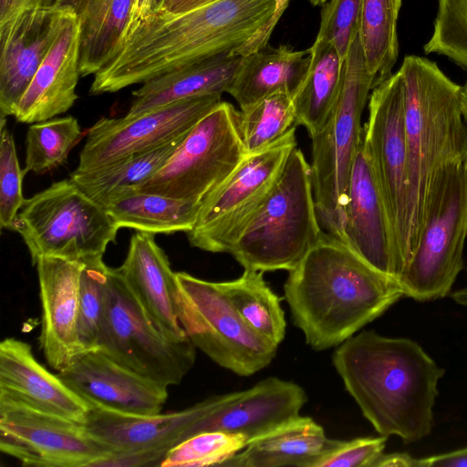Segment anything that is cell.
<instances>
[{
	"instance_id": "obj_1",
	"label": "cell",
	"mask_w": 467,
	"mask_h": 467,
	"mask_svg": "<svg viewBox=\"0 0 467 467\" xmlns=\"http://www.w3.org/2000/svg\"><path fill=\"white\" fill-rule=\"evenodd\" d=\"M275 0H218L181 14L161 9L130 26L93 78L90 95L114 93L180 67L233 53L272 17Z\"/></svg>"
},
{
	"instance_id": "obj_47",
	"label": "cell",
	"mask_w": 467,
	"mask_h": 467,
	"mask_svg": "<svg viewBox=\"0 0 467 467\" xmlns=\"http://www.w3.org/2000/svg\"><path fill=\"white\" fill-rule=\"evenodd\" d=\"M154 10V0H134L130 18L124 33ZM123 33V35H124ZM122 38V37H121Z\"/></svg>"
},
{
	"instance_id": "obj_3",
	"label": "cell",
	"mask_w": 467,
	"mask_h": 467,
	"mask_svg": "<svg viewBox=\"0 0 467 467\" xmlns=\"http://www.w3.org/2000/svg\"><path fill=\"white\" fill-rule=\"evenodd\" d=\"M284 292L293 324L317 351L340 345L404 296L399 282L328 233L289 271Z\"/></svg>"
},
{
	"instance_id": "obj_16",
	"label": "cell",
	"mask_w": 467,
	"mask_h": 467,
	"mask_svg": "<svg viewBox=\"0 0 467 467\" xmlns=\"http://www.w3.org/2000/svg\"><path fill=\"white\" fill-rule=\"evenodd\" d=\"M337 238L369 266L399 282L402 266L363 137L352 162Z\"/></svg>"
},
{
	"instance_id": "obj_45",
	"label": "cell",
	"mask_w": 467,
	"mask_h": 467,
	"mask_svg": "<svg viewBox=\"0 0 467 467\" xmlns=\"http://www.w3.org/2000/svg\"><path fill=\"white\" fill-rule=\"evenodd\" d=\"M216 1L218 0H164L160 9L171 14H181Z\"/></svg>"
},
{
	"instance_id": "obj_28",
	"label": "cell",
	"mask_w": 467,
	"mask_h": 467,
	"mask_svg": "<svg viewBox=\"0 0 467 467\" xmlns=\"http://www.w3.org/2000/svg\"><path fill=\"white\" fill-rule=\"evenodd\" d=\"M120 229L150 234L188 233L202 202L140 192L134 187L114 190L98 201Z\"/></svg>"
},
{
	"instance_id": "obj_24",
	"label": "cell",
	"mask_w": 467,
	"mask_h": 467,
	"mask_svg": "<svg viewBox=\"0 0 467 467\" xmlns=\"http://www.w3.org/2000/svg\"><path fill=\"white\" fill-rule=\"evenodd\" d=\"M80 25L78 15L63 28L21 98L14 117L32 124L67 112L78 96Z\"/></svg>"
},
{
	"instance_id": "obj_42",
	"label": "cell",
	"mask_w": 467,
	"mask_h": 467,
	"mask_svg": "<svg viewBox=\"0 0 467 467\" xmlns=\"http://www.w3.org/2000/svg\"><path fill=\"white\" fill-rule=\"evenodd\" d=\"M275 12L269 21L245 44L234 50L232 55L244 57L267 46L275 27L287 8L290 0H275Z\"/></svg>"
},
{
	"instance_id": "obj_2",
	"label": "cell",
	"mask_w": 467,
	"mask_h": 467,
	"mask_svg": "<svg viewBox=\"0 0 467 467\" xmlns=\"http://www.w3.org/2000/svg\"><path fill=\"white\" fill-rule=\"evenodd\" d=\"M333 365L363 416L383 436L430 434L444 369L416 342L362 331L341 343Z\"/></svg>"
},
{
	"instance_id": "obj_23",
	"label": "cell",
	"mask_w": 467,
	"mask_h": 467,
	"mask_svg": "<svg viewBox=\"0 0 467 467\" xmlns=\"http://www.w3.org/2000/svg\"><path fill=\"white\" fill-rule=\"evenodd\" d=\"M149 319L167 338L188 339L176 310V273L154 234L137 232L118 268Z\"/></svg>"
},
{
	"instance_id": "obj_33",
	"label": "cell",
	"mask_w": 467,
	"mask_h": 467,
	"mask_svg": "<svg viewBox=\"0 0 467 467\" xmlns=\"http://www.w3.org/2000/svg\"><path fill=\"white\" fill-rule=\"evenodd\" d=\"M401 0H362L358 40L374 88L389 78L397 61V19Z\"/></svg>"
},
{
	"instance_id": "obj_12",
	"label": "cell",
	"mask_w": 467,
	"mask_h": 467,
	"mask_svg": "<svg viewBox=\"0 0 467 467\" xmlns=\"http://www.w3.org/2000/svg\"><path fill=\"white\" fill-rule=\"evenodd\" d=\"M296 147V126L282 138L251 155L202 201L195 223L186 233L192 247L229 253L276 181Z\"/></svg>"
},
{
	"instance_id": "obj_36",
	"label": "cell",
	"mask_w": 467,
	"mask_h": 467,
	"mask_svg": "<svg viewBox=\"0 0 467 467\" xmlns=\"http://www.w3.org/2000/svg\"><path fill=\"white\" fill-rule=\"evenodd\" d=\"M248 444L241 434L203 431L194 434L166 453L161 467L220 466Z\"/></svg>"
},
{
	"instance_id": "obj_41",
	"label": "cell",
	"mask_w": 467,
	"mask_h": 467,
	"mask_svg": "<svg viewBox=\"0 0 467 467\" xmlns=\"http://www.w3.org/2000/svg\"><path fill=\"white\" fill-rule=\"evenodd\" d=\"M388 437L331 440L314 467H372L383 453Z\"/></svg>"
},
{
	"instance_id": "obj_50",
	"label": "cell",
	"mask_w": 467,
	"mask_h": 467,
	"mask_svg": "<svg viewBox=\"0 0 467 467\" xmlns=\"http://www.w3.org/2000/svg\"><path fill=\"white\" fill-rule=\"evenodd\" d=\"M88 0H59V5L72 7L76 13Z\"/></svg>"
},
{
	"instance_id": "obj_43",
	"label": "cell",
	"mask_w": 467,
	"mask_h": 467,
	"mask_svg": "<svg viewBox=\"0 0 467 467\" xmlns=\"http://www.w3.org/2000/svg\"><path fill=\"white\" fill-rule=\"evenodd\" d=\"M57 5L59 0H0V26L26 10Z\"/></svg>"
},
{
	"instance_id": "obj_21",
	"label": "cell",
	"mask_w": 467,
	"mask_h": 467,
	"mask_svg": "<svg viewBox=\"0 0 467 467\" xmlns=\"http://www.w3.org/2000/svg\"><path fill=\"white\" fill-rule=\"evenodd\" d=\"M223 395L213 396L179 411L129 414L92 407L84 426L113 454L138 451H168L182 441L192 426L213 410Z\"/></svg>"
},
{
	"instance_id": "obj_13",
	"label": "cell",
	"mask_w": 467,
	"mask_h": 467,
	"mask_svg": "<svg viewBox=\"0 0 467 467\" xmlns=\"http://www.w3.org/2000/svg\"><path fill=\"white\" fill-rule=\"evenodd\" d=\"M362 137L384 199L402 271L413 254L405 136V97L398 70L372 89Z\"/></svg>"
},
{
	"instance_id": "obj_48",
	"label": "cell",
	"mask_w": 467,
	"mask_h": 467,
	"mask_svg": "<svg viewBox=\"0 0 467 467\" xmlns=\"http://www.w3.org/2000/svg\"><path fill=\"white\" fill-rule=\"evenodd\" d=\"M460 105L462 116L467 127V81L465 85L462 87Z\"/></svg>"
},
{
	"instance_id": "obj_17",
	"label": "cell",
	"mask_w": 467,
	"mask_h": 467,
	"mask_svg": "<svg viewBox=\"0 0 467 467\" xmlns=\"http://www.w3.org/2000/svg\"><path fill=\"white\" fill-rule=\"evenodd\" d=\"M78 14L68 5L33 8L0 26V114L16 109L41 63L67 22Z\"/></svg>"
},
{
	"instance_id": "obj_51",
	"label": "cell",
	"mask_w": 467,
	"mask_h": 467,
	"mask_svg": "<svg viewBox=\"0 0 467 467\" xmlns=\"http://www.w3.org/2000/svg\"><path fill=\"white\" fill-rule=\"evenodd\" d=\"M163 2H164V0H154V10L160 9L161 7Z\"/></svg>"
},
{
	"instance_id": "obj_31",
	"label": "cell",
	"mask_w": 467,
	"mask_h": 467,
	"mask_svg": "<svg viewBox=\"0 0 467 467\" xmlns=\"http://www.w3.org/2000/svg\"><path fill=\"white\" fill-rule=\"evenodd\" d=\"M217 284L248 327L278 347L285 335V312L263 272L244 269L238 278Z\"/></svg>"
},
{
	"instance_id": "obj_35",
	"label": "cell",
	"mask_w": 467,
	"mask_h": 467,
	"mask_svg": "<svg viewBox=\"0 0 467 467\" xmlns=\"http://www.w3.org/2000/svg\"><path fill=\"white\" fill-rule=\"evenodd\" d=\"M239 130L246 155L257 153L296 126L293 97L276 93L240 109Z\"/></svg>"
},
{
	"instance_id": "obj_11",
	"label": "cell",
	"mask_w": 467,
	"mask_h": 467,
	"mask_svg": "<svg viewBox=\"0 0 467 467\" xmlns=\"http://www.w3.org/2000/svg\"><path fill=\"white\" fill-rule=\"evenodd\" d=\"M238 115L231 103L221 101L192 127L162 168L132 187L140 192L202 202L246 157Z\"/></svg>"
},
{
	"instance_id": "obj_14",
	"label": "cell",
	"mask_w": 467,
	"mask_h": 467,
	"mask_svg": "<svg viewBox=\"0 0 467 467\" xmlns=\"http://www.w3.org/2000/svg\"><path fill=\"white\" fill-rule=\"evenodd\" d=\"M0 450L35 467H96L113 455L84 424L5 397H0Z\"/></svg>"
},
{
	"instance_id": "obj_27",
	"label": "cell",
	"mask_w": 467,
	"mask_h": 467,
	"mask_svg": "<svg viewBox=\"0 0 467 467\" xmlns=\"http://www.w3.org/2000/svg\"><path fill=\"white\" fill-rule=\"evenodd\" d=\"M330 439L310 417L298 416L250 441L223 467H314Z\"/></svg>"
},
{
	"instance_id": "obj_6",
	"label": "cell",
	"mask_w": 467,
	"mask_h": 467,
	"mask_svg": "<svg viewBox=\"0 0 467 467\" xmlns=\"http://www.w3.org/2000/svg\"><path fill=\"white\" fill-rule=\"evenodd\" d=\"M467 237V161L441 166L429 185L412 256L399 284L417 301L446 296L463 266Z\"/></svg>"
},
{
	"instance_id": "obj_22",
	"label": "cell",
	"mask_w": 467,
	"mask_h": 467,
	"mask_svg": "<svg viewBox=\"0 0 467 467\" xmlns=\"http://www.w3.org/2000/svg\"><path fill=\"white\" fill-rule=\"evenodd\" d=\"M0 397L82 424L92 408L38 362L28 343L15 337L0 343Z\"/></svg>"
},
{
	"instance_id": "obj_39",
	"label": "cell",
	"mask_w": 467,
	"mask_h": 467,
	"mask_svg": "<svg viewBox=\"0 0 467 467\" xmlns=\"http://www.w3.org/2000/svg\"><path fill=\"white\" fill-rule=\"evenodd\" d=\"M0 226L14 231L16 220L26 199L23 196V178L16 143L6 127L5 118L0 125Z\"/></svg>"
},
{
	"instance_id": "obj_20",
	"label": "cell",
	"mask_w": 467,
	"mask_h": 467,
	"mask_svg": "<svg viewBox=\"0 0 467 467\" xmlns=\"http://www.w3.org/2000/svg\"><path fill=\"white\" fill-rule=\"evenodd\" d=\"M35 265L41 303L39 345L48 365L58 372L86 351L78 337L83 263L42 256Z\"/></svg>"
},
{
	"instance_id": "obj_29",
	"label": "cell",
	"mask_w": 467,
	"mask_h": 467,
	"mask_svg": "<svg viewBox=\"0 0 467 467\" xmlns=\"http://www.w3.org/2000/svg\"><path fill=\"white\" fill-rule=\"evenodd\" d=\"M306 78L293 98L296 126L303 125L311 138L325 124L341 88L344 60L332 44L316 38Z\"/></svg>"
},
{
	"instance_id": "obj_4",
	"label": "cell",
	"mask_w": 467,
	"mask_h": 467,
	"mask_svg": "<svg viewBox=\"0 0 467 467\" xmlns=\"http://www.w3.org/2000/svg\"><path fill=\"white\" fill-rule=\"evenodd\" d=\"M404 83L407 176L413 251L434 172L442 165L467 161V127L460 98L462 86L433 61L405 57L399 69Z\"/></svg>"
},
{
	"instance_id": "obj_10",
	"label": "cell",
	"mask_w": 467,
	"mask_h": 467,
	"mask_svg": "<svg viewBox=\"0 0 467 467\" xmlns=\"http://www.w3.org/2000/svg\"><path fill=\"white\" fill-rule=\"evenodd\" d=\"M175 300L179 321L189 339L220 367L251 376L275 358L277 346L248 327L217 282L177 272Z\"/></svg>"
},
{
	"instance_id": "obj_26",
	"label": "cell",
	"mask_w": 467,
	"mask_h": 467,
	"mask_svg": "<svg viewBox=\"0 0 467 467\" xmlns=\"http://www.w3.org/2000/svg\"><path fill=\"white\" fill-rule=\"evenodd\" d=\"M311 60L310 47L294 50L287 46L268 45L242 57L237 74L228 92L240 109L276 93L295 97L307 74Z\"/></svg>"
},
{
	"instance_id": "obj_44",
	"label": "cell",
	"mask_w": 467,
	"mask_h": 467,
	"mask_svg": "<svg viewBox=\"0 0 467 467\" xmlns=\"http://www.w3.org/2000/svg\"><path fill=\"white\" fill-rule=\"evenodd\" d=\"M467 467V447L414 460V467Z\"/></svg>"
},
{
	"instance_id": "obj_25",
	"label": "cell",
	"mask_w": 467,
	"mask_h": 467,
	"mask_svg": "<svg viewBox=\"0 0 467 467\" xmlns=\"http://www.w3.org/2000/svg\"><path fill=\"white\" fill-rule=\"evenodd\" d=\"M241 60L240 56L225 53L144 82L132 92L125 116L134 117L182 99L228 92Z\"/></svg>"
},
{
	"instance_id": "obj_8",
	"label": "cell",
	"mask_w": 467,
	"mask_h": 467,
	"mask_svg": "<svg viewBox=\"0 0 467 467\" xmlns=\"http://www.w3.org/2000/svg\"><path fill=\"white\" fill-rule=\"evenodd\" d=\"M119 229L102 205L70 178L26 199L14 226L34 265L42 256L78 261L103 256Z\"/></svg>"
},
{
	"instance_id": "obj_37",
	"label": "cell",
	"mask_w": 467,
	"mask_h": 467,
	"mask_svg": "<svg viewBox=\"0 0 467 467\" xmlns=\"http://www.w3.org/2000/svg\"><path fill=\"white\" fill-rule=\"evenodd\" d=\"M79 279L78 337L86 351L98 348L109 266L103 256L82 261Z\"/></svg>"
},
{
	"instance_id": "obj_38",
	"label": "cell",
	"mask_w": 467,
	"mask_h": 467,
	"mask_svg": "<svg viewBox=\"0 0 467 467\" xmlns=\"http://www.w3.org/2000/svg\"><path fill=\"white\" fill-rule=\"evenodd\" d=\"M426 54L444 55L467 69V0H439Z\"/></svg>"
},
{
	"instance_id": "obj_15",
	"label": "cell",
	"mask_w": 467,
	"mask_h": 467,
	"mask_svg": "<svg viewBox=\"0 0 467 467\" xmlns=\"http://www.w3.org/2000/svg\"><path fill=\"white\" fill-rule=\"evenodd\" d=\"M221 98L220 94L194 97L134 117L101 118L88 130L74 171H89L187 134Z\"/></svg>"
},
{
	"instance_id": "obj_19",
	"label": "cell",
	"mask_w": 467,
	"mask_h": 467,
	"mask_svg": "<svg viewBox=\"0 0 467 467\" xmlns=\"http://www.w3.org/2000/svg\"><path fill=\"white\" fill-rule=\"evenodd\" d=\"M306 400L299 385L270 377L248 389L223 394L221 402L195 422L183 440L203 431H221L241 434L249 443L298 417Z\"/></svg>"
},
{
	"instance_id": "obj_52",
	"label": "cell",
	"mask_w": 467,
	"mask_h": 467,
	"mask_svg": "<svg viewBox=\"0 0 467 467\" xmlns=\"http://www.w3.org/2000/svg\"><path fill=\"white\" fill-rule=\"evenodd\" d=\"M313 5H320L327 2V0H308Z\"/></svg>"
},
{
	"instance_id": "obj_40",
	"label": "cell",
	"mask_w": 467,
	"mask_h": 467,
	"mask_svg": "<svg viewBox=\"0 0 467 467\" xmlns=\"http://www.w3.org/2000/svg\"><path fill=\"white\" fill-rule=\"evenodd\" d=\"M362 0H329L321 10L317 37L329 42L345 60L358 35Z\"/></svg>"
},
{
	"instance_id": "obj_7",
	"label": "cell",
	"mask_w": 467,
	"mask_h": 467,
	"mask_svg": "<svg viewBox=\"0 0 467 467\" xmlns=\"http://www.w3.org/2000/svg\"><path fill=\"white\" fill-rule=\"evenodd\" d=\"M374 82L357 36L344 60L337 99L322 129L311 137L310 169L319 222L337 238L352 162L362 140L361 118Z\"/></svg>"
},
{
	"instance_id": "obj_5",
	"label": "cell",
	"mask_w": 467,
	"mask_h": 467,
	"mask_svg": "<svg viewBox=\"0 0 467 467\" xmlns=\"http://www.w3.org/2000/svg\"><path fill=\"white\" fill-rule=\"evenodd\" d=\"M322 234L310 164L296 147L229 254L244 269L289 272Z\"/></svg>"
},
{
	"instance_id": "obj_49",
	"label": "cell",
	"mask_w": 467,
	"mask_h": 467,
	"mask_svg": "<svg viewBox=\"0 0 467 467\" xmlns=\"http://www.w3.org/2000/svg\"><path fill=\"white\" fill-rule=\"evenodd\" d=\"M451 298L457 304L467 306V286L453 292L451 294Z\"/></svg>"
},
{
	"instance_id": "obj_18",
	"label": "cell",
	"mask_w": 467,
	"mask_h": 467,
	"mask_svg": "<svg viewBox=\"0 0 467 467\" xmlns=\"http://www.w3.org/2000/svg\"><path fill=\"white\" fill-rule=\"evenodd\" d=\"M57 376L92 407L121 413H161L168 398V388L120 365L99 348L80 354Z\"/></svg>"
},
{
	"instance_id": "obj_34",
	"label": "cell",
	"mask_w": 467,
	"mask_h": 467,
	"mask_svg": "<svg viewBox=\"0 0 467 467\" xmlns=\"http://www.w3.org/2000/svg\"><path fill=\"white\" fill-rule=\"evenodd\" d=\"M83 136L72 116L32 123L26 132L25 173L42 174L63 164Z\"/></svg>"
},
{
	"instance_id": "obj_46",
	"label": "cell",
	"mask_w": 467,
	"mask_h": 467,
	"mask_svg": "<svg viewBox=\"0 0 467 467\" xmlns=\"http://www.w3.org/2000/svg\"><path fill=\"white\" fill-rule=\"evenodd\" d=\"M414 460L408 453H382L372 467H414Z\"/></svg>"
},
{
	"instance_id": "obj_30",
	"label": "cell",
	"mask_w": 467,
	"mask_h": 467,
	"mask_svg": "<svg viewBox=\"0 0 467 467\" xmlns=\"http://www.w3.org/2000/svg\"><path fill=\"white\" fill-rule=\"evenodd\" d=\"M133 4L134 0H88L77 12L82 77L95 75L111 59L129 24Z\"/></svg>"
},
{
	"instance_id": "obj_9",
	"label": "cell",
	"mask_w": 467,
	"mask_h": 467,
	"mask_svg": "<svg viewBox=\"0 0 467 467\" xmlns=\"http://www.w3.org/2000/svg\"><path fill=\"white\" fill-rule=\"evenodd\" d=\"M98 348L120 365L166 388L178 385L195 363L188 338L173 341L149 319L118 268L109 267Z\"/></svg>"
},
{
	"instance_id": "obj_32",
	"label": "cell",
	"mask_w": 467,
	"mask_h": 467,
	"mask_svg": "<svg viewBox=\"0 0 467 467\" xmlns=\"http://www.w3.org/2000/svg\"><path fill=\"white\" fill-rule=\"evenodd\" d=\"M187 134L89 171H73L69 178L95 201L114 190L138 186L164 166Z\"/></svg>"
}]
</instances>
